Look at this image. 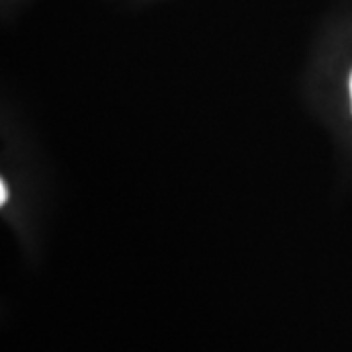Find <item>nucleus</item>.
Listing matches in <instances>:
<instances>
[{"mask_svg": "<svg viewBox=\"0 0 352 352\" xmlns=\"http://www.w3.org/2000/svg\"><path fill=\"white\" fill-rule=\"evenodd\" d=\"M6 198H8V190H6V184L2 182V184H0V201L4 204V201H6Z\"/></svg>", "mask_w": 352, "mask_h": 352, "instance_id": "nucleus-1", "label": "nucleus"}, {"mask_svg": "<svg viewBox=\"0 0 352 352\" xmlns=\"http://www.w3.org/2000/svg\"><path fill=\"white\" fill-rule=\"evenodd\" d=\"M351 98H352V75H351Z\"/></svg>", "mask_w": 352, "mask_h": 352, "instance_id": "nucleus-2", "label": "nucleus"}]
</instances>
